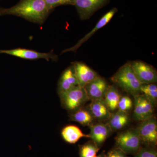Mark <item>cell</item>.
I'll list each match as a JSON object with an SVG mask.
<instances>
[{
  "mask_svg": "<svg viewBox=\"0 0 157 157\" xmlns=\"http://www.w3.org/2000/svg\"><path fill=\"white\" fill-rule=\"evenodd\" d=\"M51 12L44 0H21L11 8L0 7V16L14 15L40 25L45 22Z\"/></svg>",
  "mask_w": 157,
  "mask_h": 157,
  "instance_id": "cell-1",
  "label": "cell"
},
{
  "mask_svg": "<svg viewBox=\"0 0 157 157\" xmlns=\"http://www.w3.org/2000/svg\"><path fill=\"white\" fill-rule=\"evenodd\" d=\"M111 81L126 92L134 96L140 93L142 83L134 73L131 63L121 67L111 78Z\"/></svg>",
  "mask_w": 157,
  "mask_h": 157,
  "instance_id": "cell-2",
  "label": "cell"
},
{
  "mask_svg": "<svg viewBox=\"0 0 157 157\" xmlns=\"http://www.w3.org/2000/svg\"><path fill=\"white\" fill-rule=\"evenodd\" d=\"M115 140V147L126 155H135L142 147V141L137 128L130 129L118 134Z\"/></svg>",
  "mask_w": 157,
  "mask_h": 157,
  "instance_id": "cell-3",
  "label": "cell"
},
{
  "mask_svg": "<svg viewBox=\"0 0 157 157\" xmlns=\"http://www.w3.org/2000/svg\"><path fill=\"white\" fill-rule=\"evenodd\" d=\"M62 105L69 111L80 109L89 100L84 87L76 86L59 95Z\"/></svg>",
  "mask_w": 157,
  "mask_h": 157,
  "instance_id": "cell-4",
  "label": "cell"
},
{
  "mask_svg": "<svg viewBox=\"0 0 157 157\" xmlns=\"http://www.w3.org/2000/svg\"><path fill=\"white\" fill-rule=\"evenodd\" d=\"M142 144L147 146L155 147L157 144V123L153 116L141 121L137 128Z\"/></svg>",
  "mask_w": 157,
  "mask_h": 157,
  "instance_id": "cell-5",
  "label": "cell"
},
{
  "mask_svg": "<svg viewBox=\"0 0 157 157\" xmlns=\"http://www.w3.org/2000/svg\"><path fill=\"white\" fill-rule=\"evenodd\" d=\"M110 0H73V6H75L82 20H86L96 11L103 8Z\"/></svg>",
  "mask_w": 157,
  "mask_h": 157,
  "instance_id": "cell-6",
  "label": "cell"
},
{
  "mask_svg": "<svg viewBox=\"0 0 157 157\" xmlns=\"http://www.w3.org/2000/svg\"><path fill=\"white\" fill-rule=\"evenodd\" d=\"M133 97L135 99L134 119L142 121L152 117L155 107L153 104L142 94H139Z\"/></svg>",
  "mask_w": 157,
  "mask_h": 157,
  "instance_id": "cell-7",
  "label": "cell"
},
{
  "mask_svg": "<svg viewBox=\"0 0 157 157\" xmlns=\"http://www.w3.org/2000/svg\"><path fill=\"white\" fill-rule=\"evenodd\" d=\"M131 64L135 75L142 84L157 82V71L153 67L139 60L131 62Z\"/></svg>",
  "mask_w": 157,
  "mask_h": 157,
  "instance_id": "cell-8",
  "label": "cell"
},
{
  "mask_svg": "<svg viewBox=\"0 0 157 157\" xmlns=\"http://www.w3.org/2000/svg\"><path fill=\"white\" fill-rule=\"evenodd\" d=\"M0 54L9 55L26 59L35 60L42 59L47 61L51 60L52 61H56L58 59L57 55L54 54L53 51L45 53L25 48H17L9 50H0Z\"/></svg>",
  "mask_w": 157,
  "mask_h": 157,
  "instance_id": "cell-9",
  "label": "cell"
},
{
  "mask_svg": "<svg viewBox=\"0 0 157 157\" xmlns=\"http://www.w3.org/2000/svg\"><path fill=\"white\" fill-rule=\"evenodd\" d=\"M109 86L106 80L99 76L86 85L84 88L89 100L94 101L104 99Z\"/></svg>",
  "mask_w": 157,
  "mask_h": 157,
  "instance_id": "cell-10",
  "label": "cell"
},
{
  "mask_svg": "<svg viewBox=\"0 0 157 157\" xmlns=\"http://www.w3.org/2000/svg\"><path fill=\"white\" fill-rule=\"evenodd\" d=\"M117 9L116 8H113L109 10V11L104 14V16H102V17L99 20L98 22L97 23L95 26L93 28L90 33L86 34L84 36L82 39H80L78 41V42L73 47L71 48H67L65 49L62 52V53H65V52H76V51L78 49L80 46H81L83 43H85L86 41H87L89 39H90L91 37L97 31L100 30L102 28L104 27L109 21L111 20V19L113 17L116 13L117 12Z\"/></svg>",
  "mask_w": 157,
  "mask_h": 157,
  "instance_id": "cell-11",
  "label": "cell"
},
{
  "mask_svg": "<svg viewBox=\"0 0 157 157\" xmlns=\"http://www.w3.org/2000/svg\"><path fill=\"white\" fill-rule=\"evenodd\" d=\"M78 86L84 87L99 76L98 73L82 62H76L73 64Z\"/></svg>",
  "mask_w": 157,
  "mask_h": 157,
  "instance_id": "cell-12",
  "label": "cell"
},
{
  "mask_svg": "<svg viewBox=\"0 0 157 157\" xmlns=\"http://www.w3.org/2000/svg\"><path fill=\"white\" fill-rule=\"evenodd\" d=\"M78 86V81L75 75L74 67L72 65L67 68L61 76L58 88L59 95Z\"/></svg>",
  "mask_w": 157,
  "mask_h": 157,
  "instance_id": "cell-13",
  "label": "cell"
},
{
  "mask_svg": "<svg viewBox=\"0 0 157 157\" xmlns=\"http://www.w3.org/2000/svg\"><path fill=\"white\" fill-rule=\"evenodd\" d=\"M90 127V138L100 148L109 137L112 131L107 124H97Z\"/></svg>",
  "mask_w": 157,
  "mask_h": 157,
  "instance_id": "cell-14",
  "label": "cell"
},
{
  "mask_svg": "<svg viewBox=\"0 0 157 157\" xmlns=\"http://www.w3.org/2000/svg\"><path fill=\"white\" fill-rule=\"evenodd\" d=\"M89 110L94 118L99 121L108 120L112 113L104 99L92 101Z\"/></svg>",
  "mask_w": 157,
  "mask_h": 157,
  "instance_id": "cell-15",
  "label": "cell"
},
{
  "mask_svg": "<svg viewBox=\"0 0 157 157\" xmlns=\"http://www.w3.org/2000/svg\"><path fill=\"white\" fill-rule=\"evenodd\" d=\"M108 125L112 132L123 128L128 124L130 118L128 112L118 110L113 113L108 120Z\"/></svg>",
  "mask_w": 157,
  "mask_h": 157,
  "instance_id": "cell-16",
  "label": "cell"
},
{
  "mask_svg": "<svg viewBox=\"0 0 157 157\" xmlns=\"http://www.w3.org/2000/svg\"><path fill=\"white\" fill-rule=\"evenodd\" d=\"M61 135L64 140L70 144H76L82 137L90 138L89 135L83 134L78 127L73 125L64 127L62 130Z\"/></svg>",
  "mask_w": 157,
  "mask_h": 157,
  "instance_id": "cell-17",
  "label": "cell"
},
{
  "mask_svg": "<svg viewBox=\"0 0 157 157\" xmlns=\"http://www.w3.org/2000/svg\"><path fill=\"white\" fill-rule=\"evenodd\" d=\"M121 98L120 94L117 88L114 86H109L104 99L110 112L113 113L117 109L118 104Z\"/></svg>",
  "mask_w": 157,
  "mask_h": 157,
  "instance_id": "cell-18",
  "label": "cell"
},
{
  "mask_svg": "<svg viewBox=\"0 0 157 157\" xmlns=\"http://www.w3.org/2000/svg\"><path fill=\"white\" fill-rule=\"evenodd\" d=\"M71 120L77 122L82 125L91 126L94 124V117L90 110L80 109L74 111L70 116Z\"/></svg>",
  "mask_w": 157,
  "mask_h": 157,
  "instance_id": "cell-19",
  "label": "cell"
},
{
  "mask_svg": "<svg viewBox=\"0 0 157 157\" xmlns=\"http://www.w3.org/2000/svg\"><path fill=\"white\" fill-rule=\"evenodd\" d=\"M100 147L92 140L86 142L83 145H79L80 157H96Z\"/></svg>",
  "mask_w": 157,
  "mask_h": 157,
  "instance_id": "cell-20",
  "label": "cell"
},
{
  "mask_svg": "<svg viewBox=\"0 0 157 157\" xmlns=\"http://www.w3.org/2000/svg\"><path fill=\"white\" fill-rule=\"evenodd\" d=\"M140 93L145 96L155 107L157 105V86L155 83L142 84L140 87Z\"/></svg>",
  "mask_w": 157,
  "mask_h": 157,
  "instance_id": "cell-21",
  "label": "cell"
},
{
  "mask_svg": "<svg viewBox=\"0 0 157 157\" xmlns=\"http://www.w3.org/2000/svg\"><path fill=\"white\" fill-rule=\"evenodd\" d=\"M133 107V102L132 99L128 96H124L121 97L118 104L117 109L121 111L128 112Z\"/></svg>",
  "mask_w": 157,
  "mask_h": 157,
  "instance_id": "cell-22",
  "label": "cell"
},
{
  "mask_svg": "<svg viewBox=\"0 0 157 157\" xmlns=\"http://www.w3.org/2000/svg\"><path fill=\"white\" fill-rule=\"evenodd\" d=\"M134 157H157V152L155 147H141Z\"/></svg>",
  "mask_w": 157,
  "mask_h": 157,
  "instance_id": "cell-23",
  "label": "cell"
},
{
  "mask_svg": "<svg viewBox=\"0 0 157 157\" xmlns=\"http://www.w3.org/2000/svg\"><path fill=\"white\" fill-rule=\"evenodd\" d=\"M48 9L51 11L55 8L63 5H73V0H44Z\"/></svg>",
  "mask_w": 157,
  "mask_h": 157,
  "instance_id": "cell-24",
  "label": "cell"
},
{
  "mask_svg": "<svg viewBox=\"0 0 157 157\" xmlns=\"http://www.w3.org/2000/svg\"><path fill=\"white\" fill-rule=\"evenodd\" d=\"M105 157H128L127 155L120 149L115 147L108 152Z\"/></svg>",
  "mask_w": 157,
  "mask_h": 157,
  "instance_id": "cell-25",
  "label": "cell"
},
{
  "mask_svg": "<svg viewBox=\"0 0 157 157\" xmlns=\"http://www.w3.org/2000/svg\"><path fill=\"white\" fill-rule=\"evenodd\" d=\"M106 156V154H105L104 152H103L101 154L97 156L96 157H105Z\"/></svg>",
  "mask_w": 157,
  "mask_h": 157,
  "instance_id": "cell-26",
  "label": "cell"
}]
</instances>
